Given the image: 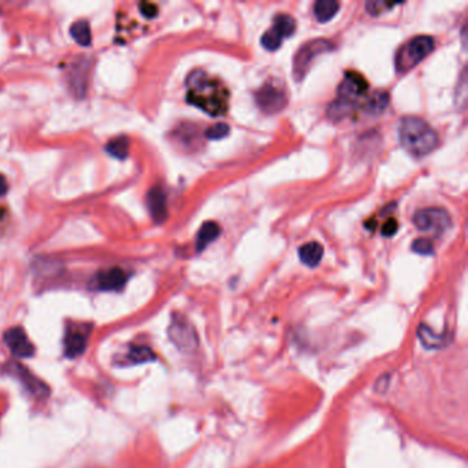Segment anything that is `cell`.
<instances>
[{
	"instance_id": "25",
	"label": "cell",
	"mask_w": 468,
	"mask_h": 468,
	"mask_svg": "<svg viewBox=\"0 0 468 468\" xmlns=\"http://www.w3.org/2000/svg\"><path fill=\"white\" fill-rule=\"evenodd\" d=\"M282 42H283V40H282L272 29L267 31V32L262 35V38H261V45H262V47L267 49V50H269V51H276V50L282 46Z\"/></svg>"
},
{
	"instance_id": "6",
	"label": "cell",
	"mask_w": 468,
	"mask_h": 468,
	"mask_svg": "<svg viewBox=\"0 0 468 468\" xmlns=\"http://www.w3.org/2000/svg\"><path fill=\"white\" fill-rule=\"evenodd\" d=\"M171 341L182 352H191L198 345V336L193 324L182 315L175 313L168 330Z\"/></svg>"
},
{
	"instance_id": "5",
	"label": "cell",
	"mask_w": 468,
	"mask_h": 468,
	"mask_svg": "<svg viewBox=\"0 0 468 468\" xmlns=\"http://www.w3.org/2000/svg\"><path fill=\"white\" fill-rule=\"evenodd\" d=\"M332 50H334V45L331 42L323 40V39L312 40V42L304 45L294 58V69H293L294 77L298 82L302 80L305 77V75L308 73L313 60L317 58L319 56L325 54V53L332 51Z\"/></svg>"
},
{
	"instance_id": "31",
	"label": "cell",
	"mask_w": 468,
	"mask_h": 468,
	"mask_svg": "<svg viewBox=\"0 0 468 468\" xmlns=\"http://www.w3.org/2000/svg\"><path fill=\"white\" fill-rule=\"evenodd\" d=\"M6 216H8V213H6L5 208L0 206V225H2L6 221Z\"/></svg>"
},
{
	"instance_id": "7",
	"label": "cell",
	"mask_w": 468,
	"mask_h": 468,
	"mask_svg": "<svg viewBox=\"0 0 468 468\" xmlns=\"http://www.w3.org/2000/svg\"><path fill=\"white\" fill-rule=\"evenodd\" d=\"M256 102L264 113L275 114L286 108L287 97L282 88L268 83L256 93Z\"/></svg>"
},
{
	"instance_id": "1",
	"label": "cell",
	"mask_w": 468,
	"mask_h": 468,
	"mask_svg": "<svg viewBox=\"0 0 468 468\" xmlns=\"http://www.w3.org/2000/svg\"><path fill=\"white\" fill-rule=\"evenodd\" d=\"M186 86L188 103L199 108L212 117H220L228 112L230 93L220 80L197 69L188 75Z\"/></svg>"
},
{
	"instance_id": "14",
	"label": "cell",
	"mask_w": 468,
	"mask_h": 468,
	"mask_svg": "<svg viewBox=\"0 0 468 468\" xmlns=\"http://www.w3.org/2000/svg\"><path fill=\"white\" fill-rule=\"evenodd\" d=\"M221 228L217 223L214 221H208L205 223L197 235V242H195V249L198 253H201L202 250H205L212 242H214L219 236H220Z\"/></svg>"
},
{
	"instance_id": "16",
	"label": "cell",
	"mask_w": 468,
	"mask_h": 468,
	"mask_svg": "<svg viewBox=\"0 0 468 468\" xmlns=\"http://www.w3.org/2000/svg\"><path fill=\"white\" fill-rule=\"evenodd\" d=\"M341 5L335 0H319L313 6V13L317 21L327 23L335 17Z\"/></svg>"
},
{
	"instance_id": "10",
	"label": "cell",
	"mask_w": 468,
	"mask_h": 468,
	"mask_svg": "<svg viewBox=\"0 0 468 468\" xmlns=\"http://www.w3.org/2000/svg\"><path fill=\"white\" fill-rule=\"evenodd\" d=\"M8 369L10 371L12 375H14L24 386L25 389L32 393L36 398H45L49 395L50 389L49 386L38 379L31 371L27 369V367H23L20 362H10L8 365Z\"/></svg>"
},
{
	"instance_id": "30",
	"label": "cell",
	"mask_w": 468,
	"mask_h": 468,
	"mask_svg": "<svg viewBox=\"0 0 468 468\" xmlns=\"http://www.w3.org/2000/svg\"><path fill=\"white\" fill-rule=\"evenodd\" d=\"M8 190H9V183L3 175H0V197L6 195Z\"/></svg>"
},
{
	"instance_id": "21",
	"label": "cell",
	"mask_w": 468,
	"mask_h": 468,
	"mask_svg": "<svg viewBox=\"0 0 468 468\" xmlns=\"http://www.w3.org/2000/svg\"><path fill=\"white\" fill-rule=\"evenodd\" d=\"M127 357L134 364H143L154 361L157 358L154 352L149 346H131Z\"/></svg>"
},
{
	"instance_id": "28",
	"label": "cell",
	"mask_w": 468,
	"mask_h": 468,
	"mask_svg": "<svg viewBox=\"0 0 468 468\" xmlns=\"http://www.w3.org/2000/svg\"><path fill=\"white\" fill-rule=\"evenodd\" d=\"M397 230H398L397 221L394 219H389L382 227V235L383 236H393L397 232Z\"/></svg>"
},
{
	"instance_id": "18",
	"label": "cell",
	"mask_w": 468,
	"mask_h": 468,
	"mask_svg": "<svg viewBox=\"0 0 468 468\" xmlns=\"http://www.w3.org/2000/svg\"><path fill=\"white\" fill-rule=\"evenodd\" d=\"M71 36L75 39L76 43H79L83 47H88L93 42V35H91V28L90 24L86 20L76 21L71 27Z\"/></svg>"
},
{
	"instance_id": "29",
	"label": "cell",
	"mask_w": 468,
	"mask_h": 468,
	"mask_svg": "<svg viewBox=\"0 0 468 468\" xmlns=\"http://www.w3.org/2000/svg\"><path fill=\"white\" fill-rule=\"evenodd\" d=\"M140 10H142L143 16H146L147 19H153V17H156L157 13H158L157 6L153 5V3H142V5H140Z\"/></svg>"
},
{
	"instance_id": "23",
	"label": "cell",
	"mask_w": 468,
	"mask_h": 468,
	"mask_svg": "<svg viewBox=\"0 0 468 468\" xmlns=\"http://www.w3.org/2000/svg\"><path fill=\"white\" fill-rule=\"evenodd\" d=\"M387 105H389V95L386 93H376L368 99L364 109L365 112L371 114H379L387 108Z\"/></svg>"
},
{
	"instance_id": "17",
	"label": "cell",
	"mask_w": 468,
	"mask_h": 468,
	"mask_svg": "<svg viewBox=\"0 0 468 468\" xmlns=\"http://www.w3.org/2000/svg\"><path fill=\"white\" fill-rule=\"evenodd\" d=\"M297 28L295 20L290 14H278L273 20L272 31L283 40L284 38H290L294 35Z\"/></svg>"
},
{
	"instance_id": "24",
	"label": "cell",
	"mask_w": 468,
	"mask_h": 468,
	"mask_svg": "<svg viewBox=\"0 0 468 468\" xmlns=\"http://www.w3.org/2000/svg\"><path fill=\"white\" fill-rule=\"evenodd\" d=\"M230 134V127L225 123H217L212 127H209L205 132L206 138L210 140H221Z\"/></svg>"
},
{
	"instance_id": "12",
	"label": "cell",
	"mask_w": 468,
	"mask_h": 468,
	"mask_svg": "<svg viewBox=\"0 0 468 468\" xmlns=\"http://www.w3.org/2000/svg\"><path fill=\"white\" fill-rule=\"evenodd\" d=\"M146 201L153 220L158 224L164 223L168 217V202L165 191L160 186H154L147 193Z\"/></svg>"
},
{
	"instance_id": "27",
	"label": "cell",
	"mask_w": 468,
	"mask_h": 468,
	"mask_svg": "<svg viewBox=\"0 0 468 468\" xmlns=\"http://www.w3.org/2000/svg\"><path fill=\"white\" fill-rule=\"evenodd\" d=\"M412 250L420 256H431L434 253V246L428 239H416L412 243Z\"/></svg>"
},
{
	"instance_id": "4",
	"label": "cell",
	"mask_w": 468,
	"mask_h": 468,
	"mask_svg": "<svg viewBox=\"0 0 468 468\" xmlns=\"http://www.w3.org/2000/svg\"><path fill=\"white\" fill-rule=\"evenodd\" d=\"M413 224L417 230L426 234L439 236L450 228L452 220L446 210L439 208H427L415 213Z\"/></svg>"
},
{
	"instance_id": "11",
	"label": "cell",
	"mask_w": 468,
	"mask_h": 468,
	"mask_svg": "<svg viewBox=\"0 0 468 468\" xmlns=\"http://www.w3.org/2000/svg\"><path fill=\"white\" fill-rule=\"evenodd\" d=\"M5 343L8 345L9 350L16 356V357H32L35 353V347L29 338L27 336V332L21 327H13L8 330L3 335Z\"/></svg>"
},
{
	"instance_id": "3",
	"label": "cell",
	"mask_w": 468,
	"mask_h": 468,
	"mask_svg": "<svg viewBox=\"0 0 468 468\" xmlns=\"http://www.w3.org/2000/svg\"><path fill=\"white\" fill-rule=\"evenodd\" d=\"M434 40L430 36H416L402 46L395 57V68L398 73H405L420 64L434 50Z\"/></svg>"
},
{
	"instance_id": "8",
	"label": "cell",
	"mask_w": 468,
	"mask_h": 468,
	"mask_svg": "<svg viewBox=\"0 0 468 468\" xmlns=\"http://www.w3.org/2000/svg\"><path fill=\"white\" fill-rule=\"evenodd\" d=\"M369 90L368 82L357 72H347L338 87V99L357 105V101L362 98Z\"/></svg>"
},
{
	"instance_id": "15",
	"label": "cell",
	"mask_w": 468,
	"mask_h": 468,
	"mask_svg": "<svg viewBox=\"0 0 468 468\" xmlns=\"http://www.w3.org/2000/svg\"><path fill=\"white\" fill-rule=\"evenodd\" d=\"M298 254H299V260L302 261V264L313 268V267L319 265V262L321 261L323 254H324V249L317 242H309V243L299 247Z\"/></svg>"
},
{
	"instance_id": "9",
	"label": "cell",
	"mask_w": 468,
	"mask_h": 468,
	"mask_svg": "<svg viewBox=\"0 0 468 468\" xmlns=\"http://www.w3.org/2000/svg\"><path fill=\"white\" fill-rule=\"evenodd\" d=\"M90 331L91 327L87 324H71L66 328V335L64 341L66 357L76 358L86 352Z\"/></svg>"
},
{
	"instance_id": "20",
	"label": "cell",
	"mask_w": 468,
	"mask_h": 468,
	"mask_svg": "<svg viewBox=\"0 0 468 468\" xmlns=\"http://www.w3.org/2000/svg\"><path fill=\"white\" fill-rule=\"evenodd\" d=\"M106 151L119 160L127 158L130 151V139L127 136H119L106 145Z\"/></svg>"
},
{
	"instance_id": "22",
	"label": "cell",
	"mask_w": 468,
	"mask_h": 468,
	"mask_svg": "<svg viewBox=\"0 0 468 468\" xmlns=\"http://www.w3.org/2000/svg\"><path fill=\"white\" fill-rule=\"evenodd\" d=\"M419 339L421 341V343L428 347V349H435V347H441L442 345L446 343V341L443 339L442 335H436L432 332L431 328H428L427 325H420L419 328Z\"/></svg>"
},
{
	"instance_id": "2",
	"label": "cell",
	"mask_w": 468,
	"mask_h": 468,
	"mask_svg": "<svg viewBox=\"0 0 468 468\" xmlns=\"http://www.w3.org/2000/svg\"><path fill=\"white\" fill-rule=\"evenodd\" d=\"M398 136L401 146L415 157H424L439 143L436 132L419 117H404L399 121Z\"/></svg>"
},
{
	"instance_id": "13",
	"label": "cell",
	"mask_w": 468,
	"mask_h": 468,
	"mask_svg": "<svg viewBox=\"0 0 468 468\" xmlns=\"http://www.w3.org/2000/svg\"><path fill=\"white\" fill-rule=\"evenodd\" d=\"M128 280V275L119 267L109 268L97 275V286L103 291H120Z\"/></svg>"
},
{
	"instance_id": "26",
	"label": "cell",
	"mask_w": 468,
	"mask_h": 468,
	"mask_svg": "<svg viewBox=\"0 0 468 468\" xmlns=\"http://www.w3.org/2000/svg\"><path fill=\"white\" fill-rule=\"evenodd\" d=\"M397 5L398 3H390V2H368L365 5V9L371 16H379V14L393 9Z\"/></svg>"
},
{
	"instance_id": "19",
	"label": "cell",
	"mask_w": 468,
	"mask_h": 468,
	"mask_svg": "<svg viewBox=\"0 0 468 468\" xmlns=\"http://www.w3.org/2000/svg\"><path fill=\"white\" fill-rule=\"evenodd\" d=\"M356 108H357V105L336 98V101H334L328 108V117L334 121H341L345 117H347L349 114H352Z\"/></svg>"
}]
</instances>
